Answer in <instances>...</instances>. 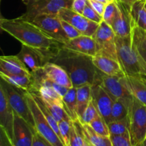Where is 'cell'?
Segmentation results:
<instances>
[{"label":"cell","mask_w":146,"mask_h":146,"mask_svg":"<svg viewBox=\"0 0 146 146\" xmlns=\"http://www.w3.org/2000/svg\"><path fill=\"white\" fill-rule=\"evenodd\" d=\"M98 115H99V113L97 110L94 101L93 99H91V102L86 107L78 121L81 124H88L89 125Z\"/></svg>","instance_id":"obj_33"},{"label":"cell","mask_w":146,"mask_h":146,"mask_svg":"<svg viewBox=\"0 0 146 146\" xmlns=\"http://www.w3.org/2000/svg\"><path fill=\"white\" fill-rule=\"evenodd\" d=\"M91 95L100 115L105 119L107 123H111V109L113 100L99 84H95L92 86Z\"/></svg>","instance_id":"obj_12"},{"label":"cell","mask_w":146,"mask_h":146,"mask_svg":"<svg viewBox=\"0 0 146 146\" xmlns=\"http://www.w3.org/2000/svg\"><path fill=\"white\" fill-rule=\"evenodd\" d=\"M146 0H139L130 9L131 19L140 28L146 31Z\"/></svg>","instance_id":"obj_24"},{"label":"cell","mask_w":146,"mask_h":146,"mask_svg":"<svg viewBox=\"0 0 146 146\" xmlns=\"http://www.w3.org/2000/svg\"><path fill=\"white\" fill-rule=\"evenodd\" d=\"M118 11V6L117 0L106 4L105 11L103 14V21H105L108 25L111 26L113 21L115 19Z\"/></svg>","instance_id":"obj_35"},{"label":"cell","mask_w":146,"mask_h":146,"mask_svg":"<svg viewBox=\"0 0 146 146\" xmlns=\"http://www.w3.org/2000/svg\"><path fill=\"white\" fill-rule=\"evenodd\" d=\"M63 103L66 111L72 121H78V115L77 113L76 88H69L66 95L63 97Z\"/></svg>","instance_id":"obj_26"},{"label":"cell","mask_w":146,"mask_h":146,"mask_svg":"<svg viewBox=\"0 0 146 146\" xmlns=\"http://www.w3.org/2000/svg\"><path fill=\"white\" fill-rule=\"evenodd\" d=\"M32 146H51L34 129L33 131Z\"/></svg>","instance_id":"obj_41"},{"label":"cell","mask_w":146,"mask_h":146,"mask_svg":"<svg viewBox=\"0 0 146 146\" xmlns=\"http://www.w3.org/2000/svg\"><path fill=\"white\" fill-rule=\"evenodd\" d=\"M145 6H146V4H145Z\"/></svg>","instance_id":"obj_52"},{"label":"cell","mask_w":146,"mask_h":146,"mask_svg":"<svg viewBox=\"0 0 146 146\" xmlns=\"http://www.w3.org/2000/svg\"><path fill=\"white\" fill-rule=\"evenodd\" d=\"M0 71L9 74L32 76V73L25 64L16 56L0 57Z\"/></svg>","instance_id":"obj_18"},{"label":"cell","mask_w":146,"mask_h":146,"mask_svg":"<svg viewBox=\"0 0 146 146\" xmlns=\"http://www.w3.org/2000/svg\"><path fill=\"white\" fill-rule=\"evenodd\" d=\"M93 38L97 46V54L118 61L115 34L111 26L103 21Z\"/></svg>","instance_id":"obj_7"},{"label":"cell","mask_w":146,"mask_h":146,"mask_svg":"<svg viewBox=\"0 0 146 146\" xmlns=\"http://www.w3.org/2000/svg\"><path fill=\"white\" fill-rule=\"evenodd\" d=\"M31 21L50 36L62 44H66L70 40L63 29L61 18L57 14H38Z\"/></svg>","instance_id":"obj_8"},{"label":"cell","mask_w":146,"mask_h":146,"mask_svg":"<svg viewBox=\"0 0 146 146\" xmlns=\"http://www.w3.org/2000/svg\"><path fill=\"white\" fill-rule=\"evenodd\" d=\"M41 99L43 100V101H44V103L45 104V105L46 106V107L48 108V110L51 111L53 116H54V118L58 121V123L60 122L61 121H62V120L72 121V120L71 119L69 115H68V113H67L66 111L64 105L58 104V103L54 102V101H50V100L44 99V98H41Z\"/></svg>","instance_id":"obj_30"},{"label":"cell","mask_w":146,"mask_h":146,"mask_svg":"<svg viewBox=\"0 0 146 146\" xmlns=\"http://www.w3.org/2000/svg\"><path fill=\"white\" fill-rule=\"evenodd\" d=\"M0 27L21 44L35 51L44 63L52 60L64 47V44L53 38L36 24L23 16L15 19L1 17Z\"/></svg>","instance_id":"obj_1"},{"label":"cell","mask_w":146,"mask_h":146,"mask_svg":"<svg viewBox=\"0 0 146 146\" xmlns=\"http://www.w3.org/2000/svg\"><path fill=\"white\" fill-rule=\"evenodd\" d=\"M87 140H88V139H87ZM88 144H89V146H95L94 145H93V144L91 143V142H89V141H88Z\"/></svg>","instance_id":"obj_51"},{"label":"cell","mask_w":146,"mask_h":146,"mask_svg":"<svg viewBox=\"0 0 146 146\" xmlns=\"http://www.w3.org/2000/svg\"><path fill=\"white\" fill-rule=\"evenodd\" d=\"M131 37L133 46L146 61V31L138 27L132 19Z\"/></svg>","instance_id":"obj_23"},{"label":"cell","mask_w":146,"mask_h":146,"mask_svg":"<svg viewBox=\"0 0 146 146\" xmlns=\"http://www.w3.org/2000/svg\"><path fill=\"white\" fill-rule=\"evenodd\" d=\"M58 16L66 22L74 26L82 35L92 36L98 29L99 24L86 18L83 14L75 12L70 8H64L59 11Z\"/></svg>","instance_id":"obj_11"},{"label":"cell","mask_w":146,"mask_h":146,"mask_svg":"<svg viewBox=\"0 0 146 146\" xmlns=\"http://www.w3.org/2000/svg\"><path fill=\"white\" fill-rule=\"evenodd\" d=\"M61 24H62L63 29H64L66 34L67 36L68 37L69 39H72V38H76V37L82 35V34L80 33V31H78V29H76L74 26L70 24L69 23L66 22V21H64V20L61 19Z\"/></svg>","instance_id":"obj_39"},{"label":"cell","mask_w":146,"mask_h":146,"mask_svg":"<svg viewBox=\"0 0 146 146\" xmlns=\"http://www.w3.org/2000/svg\"><path fill=\"white\" fill-rule=\"evenodd\" d=\"M129 133L133 146H139L146 139V105L133 96L128 113Z\"/></svg>","instance_id":"obj_4"},{"label":"cell","mask_w":146,"mask_h":146,"mask_svg":"<svg viewBox=\"0 0 146 146\" xmlns=\"http://www.w3.org/2000/svg\"><path fill=\"white\" fill-rule=\"evenodd\" d=\"M120 1H122V2H123L124 4H125L127 6H128V7H131V5H130L129 1H128V0H120Z\"/></svg>","instance_id":"obj_47"},{"label":"cell","mask_w":146,"mask_h":146,"mask_svg":"<svg viewBox=\"0 0 146 146\" xmlns=\"http://www.w3.org/2000/svg\"><path fill=\"white\" fill-rule=\"evenodd\" d=\"M71 123L72 121H64V120L58 122L61 140L65 146H69L71 132Z\"/></svg>","instance_id":"obj_36"},{"label":"cell","mask_w":146,"mask_h":146,"mask_svg":"<svg viewBox=\"0 0 146 146\" xmlns=\"http://www.w3.org/2000/svg\"><path fill=\"white\" fill-rule=\"evenodd\" d=\"M93 62L97 69L108 76H124L121 64L117 60L106 56L98 54L92 57Z\"/></svg>","instance_id":"obj_19"},{"label":"cell","mask_w":146,"mask_h":146,"mask_svg":"<svg viewBox=\"0 0 146 146\" xmlns=\"http://www.w3.org/2000/svg\"><path fill=\"white\" fill-rule=\"evenodd\" d=\"M123 76L106 75L99 71L98 81L96 84H99L107 91L113 100L123 99L125 101H131L133 98L123 79Z\"/></svg>","instance_id":"obj_9"},{"label":"cell","mask_w":146,"mask_h":146,"mask_svg":"<svg viewBox=\"0 0 146 146\" xmlns=\"http://www.w3.org/2000/svg\"><path fill=\"white\" fill-rule=\"evenodd\" d=\"M26 98L34 118L36 131L51 146H65L43 115L32 94L26 91Z\"/></svg>","instance_id":"obj_6"},{"label":"cell","mask_w":146,"mask_h":146,"mask_svg":"<svg viewBox=\"0 0 146 146\" xmlns=\"http://www.w3.org/2000/svg\"><path fill=\"white\" fill-rule=\"evenodd\" d=\"M34 96V99H35L36 102L38 104V107H39L40 110L42 112L43 115H44V117L46 118V119L47 120V121L48 122V123L50 124V125L51 126V128L54 129V131H55L56 133L58 135V136L59 137L60 139L61 140V133H60V131H59V126H58V123L56 120L54 118V117L53 116L52 113H51V111L48 110V108H47L46 106L45 105V104L44 103L43 100L41 99V97L39 96H38L37 94H33L31 93ZM62 141V140H61Z\"/></svg>","instance_id":"obj_29"},{"label":"cell","mask_w":146,"mask_h":146,"mask_svg":"<svg viewBox=\"0 0 146 146\" xmlns=\"http://www.w3.org/2000/svg\"><path fill=\"white\" fill-rule=\"evenodd\" d=\"M22 1L26 4V5H27L29 3V0H22Z\"/></svg>","instance_id":"obj_49"},{"label":"cell","mask_w":146,"mask_h":146,"mask_svg":"<svg viewBox=\"0 0 146 146\" xmlns=\"http://www.w3.org/2000/svg\"><path fill=\"white\" fill-rule=\"evenodd\" d=\"M83 15L88 19L98 23V24H101L103 21V17L94 9V8L91 7L89 2H88L86 7L84 9Z\"/></svg>","instance_id":"obj_38"},{"label":"cell","mask_w":146,"mask_h":146,"mask_svg":"<svg viewBox=\"0 0 146 146\" xmlns=\"http://www.w3.org/2000/svg\"><path fill=\"white\" fill-rule=\"evenodd\" d=\"M118 58L124 74L146 83V61L133 44L131 36H115Z\"/></svg>","instance_id":"obj_3"},{"label":"cell","mask_w":146,"mask_h":146,"mask_svg":"<svg viewBox=\"0 0 146 146\" xmlns=\"http://www.w3.org/2000/svg\"><path fill=\"white\" fill-rule=\"evenodd\" d=\"M50 61L61 66L68 73L75 88L97 82L98 71L93 62L92 57L78 54L65 47Z\"/></svg>","instance_id":"obj_2"},{"label":"cell","mask_w":146,"mask_h":146,"mask_svg":"<svg viewBox=\"0 0 146 146\" xmlns=\"http://www.w3.org/2000/svg\"><path fill=\"white\" fill-rule=\"evenodd\" d=\"M64 47L74 52L94 57L97 54V46L92 36L81 35L76 38L70 39Z\"/></svg>","instance_id":"obj_16"},{"label":"cell","mask_w":146,"mask_h":146,"mask_svg":"<svg viewBox=\"0 0 146 146\" xmlns=\"http://www.w3.org/2000/svg\"><path fill=\"white\" fill-rule=\"evenodd\" d=\"M14 123V112L4 91L0 88V127L5 130L11 141L13 140Z\"/></svg>","instance_id":"obj_17"},{"label":"cell","mask_w":146,"mask_h":146,"mask_svg":"<svg viewBox=\"0 0 146 146\" xmlns=\"http://www.w3.org/2000/svg\"><path fill=\"white\" fill-rule=\"evenodd\" d=\"M131 101H131L118 99L113 101L111 109V122L128 118Z\"/></svg>","instance_id":"obj_27"},{"label":"cell","mask_w":146,"mask_h":146,"mask_svg":"<svg viewBox=\"0 0 146 146\" xmlns=\"http://www.w3.org/2000/svg\"><path fill=\"white\" fill-rule=\"evenodd\" d=\"M139 146H146V139L143 141V143L141 144V145H140Z\"/></svg>","instance_id":"obj_50"},{"label":"cell","mask_w":146,"mask_h":146,"mask_svg":"<svg viewBox=\"0 0 146 146\" xmlns=\"http://www.w3.org/2000/svg\"><path fill=\"white\" fill-rule=\"evenodd\" d=\"M88 0H74L71 5V9L75 12L83 14L84 9L86 7Z\"/></svg>","instance_id":"obj_40"},{"label":"cell","mask_w":146,"mask_h":146,"mask_svg":"<svg viewBox=\"0 0 146 146\" xmlns=\"http://www.w3.org/2000/svg\"><path fill=\"white\" fill-rule=\"evenodd\" d=\"M96 1H100V2L104 3V4H109V3L113 2V1H116V0H96Z\"/></svg>","instance_id":"obj_44"},{"label":"cell","mask_w":146,"mask_h":146,"mask_svg":"<svg viewBox=\"0 0 146 146\" xmlns=\"http://www.w3.org/2000/svg\"><path fill=\"white\" fill-rule=\"evenodd\" d=\"M92 86L90 84L81 86L76 88V99H77V113L78 119L82 115L83 113L92 99L91 95Z\"/></svg>","instance_id":"obj_25"},{"label":"cell","mask_w":146,"mask_h":146,"mask_svg":"<svg viewBox=\"0 0 146 146\" xmlns=\"http://www.w3.org/2000/svg\"><path fill=\"white\" fill-rule=\"evenodd\" d=\"M139 1V0H128V1H129V4L130 5H131V7L132 6V4H133V3H135V1Z\"/></svg>","instance_id":"obj_48"},{"label":"cell","mask_w":146,"mask_h":146,"mask_svg":"<svg viewBox=\"0 0 146 146\" xmlns=\"http://www.w3.org/2000/svg\"><path fill=\"white\" fill-rule=\"evenodd\" d=\"M0 76L1 79L16 88L27 92H30L31 91L33 86V76L9 74L2 71H0Z\"/></svg>","instance_id":"obj_22"},{"label":"cell","mask_w":146,"mask_h":146,"mask_svg":"<svg viewBox=\"0 0 146 146\" xmlns=\"http://www.w3.org/2000/svg\"><path fill=\"white\" fill-rule=\"evenodd\" d=\"M123 82L132 96L146 105V83L134 77L124 75Z\"/></svg>","instance_id":"obj_21"},{"label":"cell","mask_w":146,"mask_h":146,"mask_svg":"<svg viewBox=\"0 0 146 146\" xmlns=\"http://www.w3.org/2000/svg\"><path fill=\"white\" fill-rule=\"evenodd\" d=\"M95 132L105 137H110V131L108 123L101 115H98L89 124Z\"/></svg>","instance_id":"obj_34"},{"label":"cell","mask_w":146,"mask_h":146,"mask_svg":"<svg viewBox=\"0 0 146 146\" xmlns=\"http://www.w3.org/2000/svg\"><path fill=\"white\" fill-rule=\"evenodd\" d=\"M0 88L4 91L14 113L23 118L33 130L35 129L34 118L26 98V91L13 86L1 78Z\"/></svg>","instance_id":"obj_5"},{"label":"cell","mask_w":146,"mask_h":146,"mask_svg":"<svg viewBox=\"0 0 146 146\" xmlns=\"http://www.w3.org/2000/svg\"><path fill=\"white\" fill-rule=\"evenodd\" d=\"M86 138L95 146H113L110 137L99 135L88 124H81Z\"/></svg>","instance_id":"obj_28"},{"label":"cell","mask_w":146,"mask_h":146,"mask_svg":"<svg viewBox=\"0 0 146 146\" xmlns=\"http://www.w3.org/2000/svg\"><path fill=\"white\" fill-rule=\"evenodd\" d=\"M118 11L111 27L116 36L127 37L131 36V17L128 6L120 0H117Z\"/></svg>","instance_id":"obj_13"},{"label":"cell","mask_w":146,"mask_h":146,"mask_svg":"<svg viewBox=\"0 0 146 146\" xmlns=\"http://www.w3.org/2000/svg\"><path fill=\"white\" fill-rule=\"evenodd\" d=\"M39 1V0H29V1L28 4H27V6L30 5V4H34V3L37 2V1Z\"/></svg>","instance_id":"obj_46"},{"label":"cell","mask_w":146,"mask_h":146,"mask_svg":"<svg viewBox=\"0 0 146 146\" xmlns=\"http://www.w3.org/2000/svg\"><path fill=\"white\" fill-rule=\"evenodd\" d=\"M0 146H14L13 141L1 127H0Z\"/></svg>","instance_id":"obj_42"},{"label":"cell","mask_w":146,"mask_h":146,"mask_svg":"<svg viewBox=\"0 0 146 146\" xmlns=\"http://www.w3.org/2000/svg\"><path fill=\"white\" fill-rule=\"evenodd\" d=\"M110 135H119L129 133L130 125L128 117L119 121H112L108 124Z\"/></svg>","instance_id":"obj_32"},{"label":"cell","mask_w":146,"mask_h":146,"mask_svg":"<svg viewBox=\"0 0 146 146\" xmlns=\"http://www.w3.org/2000/svg\"><path fill=\"white\" fill-rule=\"evenodd\" d=\"M43 76L49 81L68 88L74 87L68 73L61 66L51 61L45 63L41 67Z\"/></svg>","instance_id":"obj_14"},{"label":"cell","mask_w":146,"mask_h":146,"mask_svg":"<svg viewBox=\"0 0 146 146\" xmlns=\"http://www.w3.org/2000/svg\"><path fill=\"white\" fill-rule=\"evenodd\" d=\"M83 146H89V144H88V141L87 140V138H86L85 135H84V145Z\"/></svg>","instance_id":"obj_45"},{"label":"cell","mask_w":146,"mask_h":146,"mask_svg":"<svg viewBox=\"0 0 146 146\" xmlns=\"http://www.w3.org/2000/svg\"><path fill=\"white\" fill-rule=\"evenodd\" d=\"M113 146H133L131 142L130 133L119 135H110Z\"/></svg>","instance_id":"obj_37"},{"label":"cell","mask_w":146,"mask_h":146,"mask_svg":"<svg viewBox=\"0 0 146 146\" xmlns=\"http://www.w3.org/2000/svg\"><path fill=\"white\" fill-rule=\"evenodd\" d=\"M17 56L27 65L31 73L40 70L45 64L41 57L35 51L23 44H21V50Z\"/></svg>","instance_id":"obj_20"},{"label":"cell","mask_w":146,"mask_h":146,"mask_svg":"<svg viewBox=\"0 0 146 146\" xmlns=\"http://www.w3.org/2000/svg\"><path fill=\"white\" fill-rule=\"evenodd\" d=\"M84 143V133L82 125L79 121H72L69 146H83Z\"/></svg>","instance_id":"obj_31"},{"label":"cell","mask_w":146,"mask_h":146,"mask_svg":"<svg viewBox=\"0 0 146 146\" xmlns=\"http://www.w3.org/2000/svg\"><path fill=\"white\" fill-rule=\"evenodd\" d=\"M74 0H39L27 6V11L23 17L31 21L35 16L41 14H57L64 8L71 9Z\"/></svg>","instance_id":"obj_10"},{"label":"cell","mask_w":146,"mask_h":146,"mask_svg":"<svg viewBox=\"0 0 146 146\" xmlns=\"http://www.w3.org/2000/svg\"><path fill=\"white\" fill-rule=\"evenodd\" d=\"M33 131L23 118L14 113L12 140L14 146H32Z\"/></svg>","instance_id":"obj_15"},{"label":"cell","mask_w":146,"mask_h":146,"mask_svg":"<svg viewBox=\"0 0 146 146\" xmlns=\"http://www.w3.org/2000/svg\"><path fill=\"white\" fill-rule=\"evenodd\" d=\"M88 2L91 4V7L94 8V9L103 17V14H104V11H105L106 4L100 2V1H96V0H88Z\"/></svg>","instance_id":"obj_43"}]
</instances>
